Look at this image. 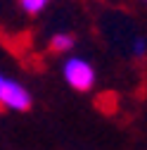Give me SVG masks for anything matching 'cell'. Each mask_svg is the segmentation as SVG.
<instances>
[{
	"instance_id": "obj_1",
	"label": "cell",
	"mask_w": 147,
	"mask_h": 150,
	"mask_svg": "<svg viewBox=\"0 0 147 150\" xmlns=\"http://www.w3.org/2000/svg\"><path fill=\"white\" fill-rule=\"evenodd\" d=\"M62 76L66 81V86L76 93H90L95 88L97 81V71L90 64V60L78 57V55H69L62 62Z\"/></svg>"
},
{
	"instance_id": "obj_2",
	"label": "cell",
	"mask_w": 147,
	"mask_h": 150,
	"mask_svg": "<svg viewBox=\"0 0 147 150\" xmlns=\"http://www.w3.org/2000/svg\"><path fill=\"white\" fill-rule=\"evenodd\" d=\"M33 105L31 91L17 79H5L3 88H0V107L10 112H29Z\"/></svg>"
},
{
	"instance_id": "obj_3",
	"label": "cell",
	"mask_w": 147,
	"mask_h": 150,
	"mask_svg": "<svg viewBox=\"0 0 147 150\" xmlns=\"http://www.w3.org/2000/svg\"><path fill=\"white\" fill-rule=\"evenodd\" d=\"M48 48L55 55H71V50L76 48V36H74L71 31H57V33L50 36Z\"/></svg>"
},
{
	"instance_id": "obj_4",
	"label": "cell",
	"mask_w": 147,
	"mask_h": 150,
	"mask_svg": "<svg viewBox=\"0 0 147 150\" xmlns=\"http://www.w3.org/2000/svg\"><path fill=\"white\" fill-rule=\"evenodd\" d=\"M52 3V0H17V5H19V10L26 14V17H41L48 5Z\"/></svg>"
},
{
	"instance_id": "obj_5",
	"label": "cell",
	"mask_w": 147,
	"mask_h": 150,
	"mask_svg": "<svg viewBox=\"0 0 147 150\" xmlns=\"http://www.w3.org/2000/svg\"><path fill=\"white\" fill-rule=\"evenodd\" d=\"M131 55L138 57V60H142L147 55V38L145 36H135V38L131 41Z\"/></svg>"
},
{
	"instance_id": "obj_6",
	"label": "cell",
	"mask_w": 147,
	"mask_h": 150,
	"mask_svg": "<svg viewBox=\"0 0 147 150\" xmlns=\"http://www.w3.org/2000/svg\"><path fill=\"white\" fill-rule=\"evenodd\" d=\"M5 79H7V76H5L3 71H0V88H3V83H5Z\"/></svg>"
},
{
	"instance_id": "obj_7",
	"label": "cell",
	"mask_w": 147,
	"mask_h": 150,
	"mask_svg": "<svg viewBox=\"0 0 147 150\" xmlns=\"http://www.w3.org/2000/svg\"><path fill=\"white\" fill-rule=\"evenodd\" d=\"M140 3H147V0H140Z\"/></svg>"
}]
</instances>
